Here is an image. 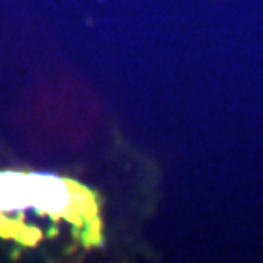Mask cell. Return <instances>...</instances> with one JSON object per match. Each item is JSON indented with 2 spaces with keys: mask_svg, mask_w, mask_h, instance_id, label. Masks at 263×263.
<instances>
[{
  "mask_svg": "<svg viewBox=\"0 0 263 263\" xmlns=\"http://www.w3.org/2000/svg\"><path fill=\"white\" fill-rule=\"evenodd\" d=\"M36 219L67 220L86 245L101 241L96 195L86 186L57 175L0 171V236L36 245L43 238Z\"/></svg>",
  "mask_w": 263,
  "mask_h": 263,
  "instance_id": "cell-1",
  "label": "cell"
}]
</instances>
